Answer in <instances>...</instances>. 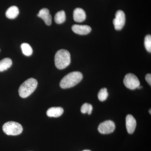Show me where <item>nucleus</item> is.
<instances>
[{
  "instance_id": "5",
  "label": "nucleus",
  "mask_w": 151,
  "mask_h": 151,
  "mask_svg": "<svg viewBox=\"0 0 151 151\" xmlns=\"http://www.w3.org/2000/svg\"><path fill=\"white\" fill-rule=\"evenodd\" d=\"M124 83L125 86L131 90L138 88L140 85L139 80L134 74L129 73L127 74L124 78Z\"/></svg>"
},
{
  "instance_id": "4",
  "label": "nucleus",
  "mask_w": 151,
  "mask_h": 151,
  "mask_svg": "<svg viewBox=\"0 0 151 151\" xmlns=\"http://www.w3.org/2000/svg\"><path fill=\"white\" fill-rule=\"evenodd\" d=\"M3 130L6 134L17 136L21 134L23 131V128L22 125L18 123L9 122L3 125Z\"/></svg>"
},
{
  "instance_id": "21",
  "label": "nucleus",
  "mask_w": 151,
  "mask_h": 151,
  "mask_svg": "<svg viewBox=\"0 0 151 151\" xmlns=\"http://www.w3.org/2000/svg\"><path fill=\"white\" fill-rule=\"evenodd\" d=\"M151 109H150V110H149V113H150V114H151Z\"/></svg>"
},
{
  "instance_id": "23",
  "label": "nucleus",
  "mask_w": 151,
  "mask_h": 151,
  "mask_svg": "<svg viewBox=\"0 0 151 151\" xmlns=\"http://www.w3.org/2000/svg\"></svg>"
},
{
  "instance_id": "9",
  "label": "nucleus",
  "mask_w": 151,
  "mask_h": 151,
  "mask_svg": "<svg viewBox=\"0 0 151 151\" xmlns=\"http://www.w3.org/2000/svg\"><path fill=\"white\" fill-rule=\"evenodd\" d=\"M126 127L127 132L130 134H132L134 132L137 126V122L134 116L132 115H127L126 119Z\"/></svg>"
},
{
  "instance_id": "16",
  "label": "nucleus",
  "mask_w": 151,
  "mask_h": 151,
  "mask_svg": "<svg viewBox=\"0 0 151 151\" xmlns=\"http://www.w3.org/2000/svg\"><path fill=\"white\" fill-rule=\"evenodd\" d=\"M22 52L25 55L27 56H29L32 55L33 53L32 49L31 46L29 44L23 43L21 45Z\"/></svg>"
},
{
  "instance_id": "17",
  "label": "nucleus",
  "mask_w": 151,
  "mask_h": 151,
  "mask_svg": "<svg viewBox=\"0 0 151 151\" xmlns=\"http://www.w3.org/2000/svg\"><path fill=\"white\" fill-rule=\"evenodd\" d=\"M108 96V93L107 89L106 88H103L100 89L98 93V99L100 101H104L107 99Z\"/></svg>"
},
{
  "instance_id": "2",
  "label": "nucleus",
  "mask_w": 151,
  "mask_h": 151,
  "mask_svg": "<svg viewBox=\"0 0 151 151\" xmlns=\"http://www.w3.org/2000/svg\"><path fill=\"white\" fill-rule=\"evenodd\" d=\"M71 61L70 52L66 50H58L55 56V63L57 68L63 69L70 65Z\"/></svg>"
},
{
  "instance_id": "14",
  "label": "nucleus",
  "mask_w": 151,
  "mask_h": 151,
  "mask_svg": "<svg viewBox=\"0 0 151 151\" xmlns=\"http://www.w3.org/2000/svg\"><path fill=\"white\" fill-rule=\"evenodd\" d=\"M12 61L9 58H5L0 61V72H3L7 70L11 67Z\"/></svg>"
},
{
  "instance_id": "8",
  "label": "nucleus",
  "mask_w": 151,
  "mask_h": 151,
  "mask_svg": "<svg viewBox=\"0 0 151 151\" xmlns=\"http://www.w3.org/2000/svg\"><path fill=\"white\" fill-rule=\"evenodd\" d=\"M72 29L73 32L80 35L88 34L92 30L90 26L86 25H73L72 27Z\"/></svg>"
},
{
  "instance_id": "1",
  "label": "nucleus",
  "mask_w": 151,
  "mask_h": 151,
  "mask_svg": "<svg viewBox=\"0 0 151 151\" xmlns=\"http://www.w3.org/2000/svg\"><path fill=\"white\" fill-rule=\"evenodd\" d=\"M83 78V75L81 72L74 71L65 76L60 83V86L63 89H68L76 86Z\"/></svg>"
},
{
  "instance_id": "10",
  "label": "nucleus",
  "mask_w": 151,
  "mask_h": 151,
  "mask_svg": "<svg viewBox=\"0 0 151 151\" xmlns=\"http://www.w3.org/2000/svg\"><path fill=\"white\" fill-rule=\"evenodd\" d=\"M37 16L43 20L47 25L49 26L52 23V17L50 14L49 11L47 9H41L37 14Z\"/></svg>"
},
{
  "instance_id": "20",
  "label": "nucleus",
  "mask_w": 151,
  "mask_h": 151,
  "mask_svg": "<svg viewBox=\"0 0 151 151\" xmlns=\"http://www.w3.org/2000/svg\"><path fill=\"white\" fill-rule=\"evenodd\" d=\"M146 81L147 82L150 86L151 85V74L150 73H148L145 76Z\"/></svg>"
},
{
  "instance_id": "3",
  "label": "nucleus",
  "mask_w": 151,
  "mask_h": 151,
  "mask_svg": "<svg viewBox=\"0 0 151 151\" xmlns=\"http://www.w3.org/2000/svg\"><path fill=\"white\" fill-rule=\"evenodd\" d=\"M37 81L34 78H29L20 86L19 89V96L22 98H26L30 96L36 89Z\"/></svg>"
},
{
  "instance_id": "12",
  "label": "nucleus",
  "mask_w": 151,
  "mask_h": 151,
  "mask_svg": "<svg viewBox=\"0 0 151 151\" xmlns=\"http://www.w3.org/2000/svg\"><path fill=\"white\" fill-rule=\"evenodd\" d=\"M63 112V108L61 107H52L47 111V115L49 117L57 118L61 116Z\"/></svg>"
},
{
  "instance_id": "6",
  "label": "nucleus",
  "mask_w": 151,
  "mask_h": 151,
  "mask_svg": "<svg viewBox=\"0 0 151 151\" xmlns=\"http://www.w3.org/2000/svg\"><path fill=\"white\" fill-rule=\"evenodd\" d=\"M116 129L115 123L112 121H106L101 123L98 127L99 132L102 134H111L114 132Z\"/></svg>"
},
{
  "instance_id": "13",
  "label": "nucleus",
  "mask_w": 151,
  "mask_h": 151,
  "mask_svg": "<svg viewBox=\"0 0 151 151\" xmlns=\"http://www.w3.org/2000/svg\"><path fill=\"white\" fill-rule=\"evenodd\" d=\"M19 14L18 8L16 6H12L8 9L6 12V17L9 19H14L18 16Z\"/></svg>"
},
{
  "instance_id": "18",
  "label": "nucleus",
  "mask_w": 151,
  "mask_h": 151,
  "mask_svg": "<svg viewBox=\"0 0 151 151\" xmlns=\"http://www.w3.org/2000/svg\"><path fill=\"white\" fill-rule=\"evenodd\" d=\"M93 107L92 105L86 103L83 104L81 106V111L82 113H87L88 115H90L92 113Z\"/></svg>"
},
{
  "instance_id": "22",
  "label": "nucleus",
  "mask_w": 151,
  "mask_h": 151,
  "mask_svg": "<svg viewBox=\"0 0 151 151\" xmlns=\"http://www.w3.org/2000/svg\"><path fill=\"white\" fill-rule=\"evenodd\" d=\"M82 151H91L89 150H83Z\"/></svg>"
},
{
  "instance_id": "11",
  "label": "nucleus",
  "mask_w": 151,
  "mask_h": 151,
  "mask_svg": "<svg viewBox=\"0 0 151 151\" xmlns=\"http://www.w3.org/2000/svg\"><path fill=\"white\" fill-rule=\"evenodd\" d=\"M73 17L75 21L81 22L86 18V13L83 9L78 8L73 11Z\"/></svg>"
},
{
  "instance_id": "15",
  "label": "nucleus",
  "mask_w": 151,
  "mask_h": 151,
  "mask_svg": "<svg viewBox=\"0 0 151 151\" xmlns=\"http://www.w3.org/2000/svg\"><path fill=\"white\" fill-rule=\"evenodd\" d=\"M55 21L58 24L63 23L66 19V16L64 11H60L58 12L54 17Z\"/></svg>"
},
{
  "instance_id": "19",
  "label": "nucleus",
  "mask_w": 151,
  "mask_h": 151,
  "mask_svg": "<svg viewBox=\"0 0 151 151\" xmlns=\"http://www.w3.org/2000/svg\"><path fill=\"white\" fill-rule=\"evenodd\" d=\"M145 47L147 51L151 52V36L147 35L146 36L145 39Z\"/></svg>"
},
{
  "instance_id": "7",
  "label": "nucleus",
  "mask_w": 151,
  "mask_h": 151,
  "mask_svg": "<svg viewBox=\"0 0 151 151\" xmlns=\"http://www.w3.org/2000/svg\"><path fill=\"white\" fill-rule=\"evenodd\" d=\"M126 22V16L123 11H117L116 14V18L113 19V23L115 29L120 30L124 27Z\"/></svg>"
}]
</instances>
